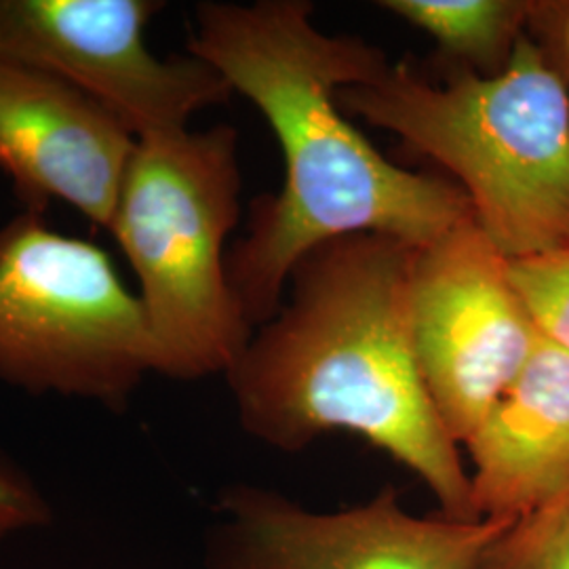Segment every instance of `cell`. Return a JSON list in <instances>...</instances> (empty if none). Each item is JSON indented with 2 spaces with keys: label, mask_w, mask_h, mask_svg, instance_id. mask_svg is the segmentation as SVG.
Masks as SVG:
<instances>
[{
  "label": "cell",
  "mask_w": 569,
  "mask_h": 569,
  "mask_svg": "<svg viewBox=\"0 0 569 569\" xmlns=\"http://www.w3.org/2000/svg\"><path fill=\"white\" fill-rule=\"evenodd\" d=\"M188 53L256 103L284 157V186L253 204L228 253V277L251 327L270 321L287 279L312 249L385 234L427 249L475 220L460 186L387 161L340 112L338 93L388 63L367 42L329 37L305 0L201 2Z\"/></svg>",
  "instance_id": "1"
},
{
  "label": "cell",
  "mask_w": 569,
  "mask_h": 569,
  "mask_svg": "<svg viewBox=\"0 0 569 569\" xmlns=\"http://www.w3.org/2000/svg\"><path fill=\"white\" fill-rule=\"evenodd\" d=\"M418 247L350 234L312 249L293 268V298L251 336L228 369L249 435L300 451L348 430L411 468L441 515L479 521L458 443L428 395L411 323Z\"/></svg>",
  "instance_id": "2"
},
{
  "label": "cell",
  "mask_w": 569,
  "mask_h": 569,
  "mask_svg": "<svg viewBox=\"0 0 569 569\" xmlns=\"http://www.w3.org/2000/svg\"><path fill=\"white\" fill-rule=\"evenodd\" d=\"M338 103L453 173L509 262L568 249V84L538 44L519 39L502 72L460 70L446 84L388 66Z\"/></svg>",
  "instance_id": "3"
},
{
  "label": "cell",
  "mask_w": 569,
  "mask_h": 569,
  "mask_svg": "<svg viewBox=\"0 0 569 569\" xmlns=\"http://www.w3.org/2000/svg\"><path fill=\"white\" fill-rule=\"evenodd\" d=\"M239 213L237 129L136 140L108 232L138 279L159 376L228 373L253 336L228 277Z\"/></svg>",
  "instance_id": "4"
},
{
  "label": "cell",
  "mask_w": 569,
  "mask_h": 569,
  "mask_svg": "<svg viewBox=\"0 0 569 569\" xmlns=\"http://www.w3.org/2000/svg\"><path fill=\"white\" fill-rule=\"evenodd\" d=\"M150 373L142 305L106 249L30 209L0 226V382L122 409Z\"/></svg>",
  "instance_id": "5"
},
{
  "label": "cell",
  "mask_w": 569,
  "mask_h": 569,
  "mask_svg": "<svg viewBox=\"0 0 569 569\" xmlns=\"http://www.w3.org/2000/svg\"><path fill=\"white\" fill-rule=\"evenodd\" d=\"M157 0H0V58L81 91L136 138L188 129L234 93L207 61L159 58L146 26Z\"/></svg>",
  "instance_id": "6"
},
{
  "label": "cell",
  "mask_w": 569,
  "mask_h": 569,
  "mask_svg": "<svg viewBox=\"0 0 569 569\" xmlns=\"http://www.w3.org/2000/svg\"><path fill=\"white\" fill-rule=\"evenodd\" d=\"M411 323L428 395L467 443L528 366L540 329L510 281L509 260L470 220L418 251Z\"/></svg>",
  "instance_id": "7"
},
{
  "label": "cell",
  "mask_w": 569,
  "mask_h": 569,
  "mask_svg": "<svg viewBox=\"0 0 569 569\" xmlns=\"http://www.w3.org/2000/svg\"><path fill=\"white\" fill-rule=\"evenodd\" d=\"M226 521L209 538L204 569H479L512 521L416 517L397 489L363 507L312 512L277 491L232 486Z\"/></svg>",
  "instance_id": "8"
},
{
  "label": "cell",
  "mask_w": 569,
  "mask_h": 569,
  "mask_svg": "<svg viewBox=\"0 0 569 569\" xmlns=\"http://www.w3.org/2000/svg\"><path fill=\"white\" fill-rule=\"evenodd\" d=\"M136 138L74 87L0 58V171L23 209L72 207L108 230Z\"/></svg>",
  "instance_id": "9"
},
{
  "label": "cell",
  "mask_w": 569,
  "mask_h": 569,
  "mask_svg": "<svg viewBox=\"0 0 569 569\" xmlns=\"http://www.w3.org/2000/svg\"><path fill=\"white\" fill-rule=\"evenodd\" d=\"M479 519L517 521L569 496V352L540 331L517 382L467 441Z\"/></svg>",
  "instance_id": "10"
},
{
  "label": "cell",
  "mask_w": 569,
  "mask_h": 569,
  "mask_svg": "<svg viewBox=\"0 0 569 569\" xmlns=\"http://www.w3.org/2000/svg\"><path fill=\"white\" fill-rule=\"evenodd\" d=\"M387 11L422 28L468 72H502L519 42L528 4L509 0H385Z\"/></svg>",
  "instance_id": "11"
},
{
  "label": "cell",
  "mask_w": 569,
  "mask_h": 569,
  "mask_svg": "<svg viewBox=\"0 0 569 569\" xmlns=\"http://www.w3.org/2000/svg\"><path fill=\"white\" fill-rule=\"evenodd\" d=\"M479 569H569V496L509 523Z\"/></svg>",
  "instance_id": "12"
},
{
  "label": "cell",
  "mask_w": 569,
  "mask_h": 569,
  "mask_svg": "<svg viewBox=\"0 0 569 569\" xmlns=\"http://www.w3.org/2000/svg\"><path fill=\"white\" fill-rule=\"evenodd\" d=\"M509 274L538 329L569 352V247L509 262Z\"/></svg>",
  "instance_id": "13"
},
{
  "label": "cell",
  "mask_w": 569,
  "mask_h": 569,
  "mask_svg": "<svg viewBox=\"0 0 569 569\" xmlns=\"http://www.w3.org/2000/svg\"><path fill=\"white\" fill-rule=\"evenodd\" d=\"M51 519L47 498L32 477L0 451V538L41 528Z\"/></svg>",
  "instance_id": "14"
},
{
  "label": "cell",
  "mask_w": 569,
  "mask_h": 569,
  "mask_svg": "<svg viewBox=\"0 0 569 569\" xmlns=\"http://www.w3.org/2000/svg\"><path fill=\"white\" fill-rule=\"evenodd\" d=\"M557 42H559V49H561L566 72L569 74V9L563 13L561 23L557 26Z\"/></svg>",
  "instance_id": "15"
}]
</instances>
